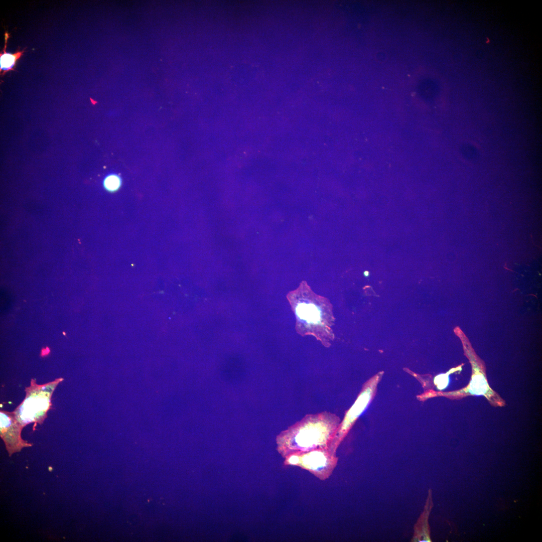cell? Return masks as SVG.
<instances>
[{
	"instance_id": "obj_8",
	"label": "cell",
	"mask_w": 542,
	"mask_h": 542,
	"mask_svg": "<svg viewBox=\"0 0 542 542\" xmlns=\"http://www.w3.org/2000/svg\"><path fill=\"white\" fill-rule=\"evenodd\" d=\"M469 391L473 394H484L488 390V384L482 374H476L472 378Z\"/></svg>"
},
{
	"instance_id": "obj_1",
	"label": "cell",
	"mask_w": 542,
	"mask_h": 542,
	"mask_svg": "<svg viewBox=\"0 0 542 542\" xmlns=\"http://www.w3.org/2000/svg\"><path fill=\"white\" fill-rule=\"evenodd\" d=\"M287 298L296 316L297 333L303 336H313L329 347L334 339L332 327L335 320L330 302L313 292L305 282L289 292Z\"/></svg>"
},
{
	"instance_id": "obj_6",
	"label": "cell",
	"mask_w": 542,
	"mask_h": 542,
	"mask_svg": "<svg viewBox=\"0 0 542 542\" xmlns=\"http://www.w3.org/2000/svg\"><path fill=\"white\" fill-rule=\"evenodd\" d=\"M23 427L13 412L0 411V436L5 443L9 456L33 444L21 437Z\"/></svg>"
},
{
	"instance_id": "obj_11",
	"label": "cell",
	"mask_w": 542,
	"mask_h": 542,
	"mask_svg": "<svg viewBox=\"0 0 542 542\" xmlns=\"http://www.w3.org/2000/svg\"><path fill=\"white\" fill-rule=\"evenodd\" d=\"M364 275L366 277H367L369 275V273L368 272H365Z\"/></svg>"
},
{
	"instance_id": "obj_2",
	"label": "cell",
	"mask_w": 542,
	"mask_h": 542,
	"mask_svg": "<svg viewBox=\"0 0 542 542\" xmlns=\"http://www.w3.org/2000/svg\"><path fill=\"white\" fill-rule=\"evenodd\" d=\"M340 422L337 415L327 411L307 415L277 436V450L285 458L297 453L328 448Z\"/></svg>"
},
{
	"instance_id": "obj_9",
	"label": "cell",
	"mask_w": 542,
	"mask_h": 542,
	"mask_svg": "<svg viewBox=\"0 0 542 542\" xmlns=\"http://www.w3.org/2000/svg\"><path fill=\"white\" fill-rule=\"evenodd\" d=\"M121 183V179L119 175L111 174L105 177L103 185L104 188L108 191L115 192L120 188Z\"/></svg>"
},
{
	"instance_id": "obj_3",
	"label": "cell",
	"mask_w": 542,
	"mask_h": 542,
	"mask_svg": "<svg viewBox=\"0 0 542 542\" xmlns=\"http://www.w3.org/2000/svg\"><path fill=\"white\" fill-rule=\"evenodd\" d=\"M63 380V378L59 377L43 384H38L36 379H31L30 386L25 387V397L13 411L23 427L34 423L33 430L35 431L37 424H43L52 406L53 393Z\"/></svg>"
},
{
	"instance_id": "obj_4",
	"label": "cell",
	"mask_w": 542,
	"mask_h": 542,
	"mask_svg": "<svg viewBox=\"0 0 542 542\" xmlns=\"http://www.w3.org/2000/svg\"><path fill=\"white\" fill-rule=\"evenodd\" d=\"M338 458L328 448L299 452L285 458L284 464L306 470L321 480L327 479L337 465Z\"/></svg>"
},
{
	"instance_id": "obj_5",
	"label": "cell",
	"mask_w": 542,
	"mask_h": 542,
	"mask_svg": "<svg viewBox=\"0 0 542 542\" xmlns=\"http://www.w3.org/2000/svg\"><path fill=\"white\" fill-rule=\"evenodd\" d=\"M382 374H377L363 385L356 401L347 411L345 417L329 443L328 448L333 453L336 450L355 421L365 410L372 399Z\"/></svg>"
},
{
	"instance_id": "obj_12",
	"label": "cell",
	"mask_w": 542,
	"mask_h": 542,
	"mask_svg": "<svg viewBox=\"0 0 542 542\" xmlns=\"http://www.w3.org/2000/svg\"><path fill=\"white\" fill-rule=\"evenodd\" d=\"M63 334L64 335H66V334H65V333L64 332H63Z\"/></svg>"
},
{
	"instance_id": "obj_7",
	"label": "cell",
	"mask_w": 542,
	"mask_h": 542,
	"mask_svg": "<svg viewBox=\"0 0 542 542\" xmlns=\"http://www.w3.org/2000/svg\"><path fill=\"white\" fill-rule=\"evenodd\" d=\"M9 34L6 31L5 33V46L3 49V53H0V72L1 76L10 71H15L16 62L18 59L23 55L24 50H18L15 53H8L6 51L7 44Z\"/></svg>"
},
{
	"instance_id": "obj_10",
	"label": "cell",
	"mask_w": 542,
	"mask_h": 542,
	"mask_svg": "<svg viewBox=\"0 0 542 542\" xmlns=\"http://www.w3.org/2000/svg\"><path fill=\"white\" fill-rule=\"evenodd\" d=\"M49 351H50L49 349L47 347H46L45 349H43L42 350L41 354L42 355H46L49 352Z\"/></svg>"
}]
</instances>
